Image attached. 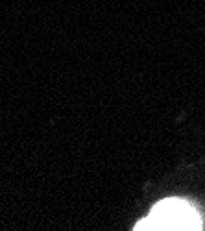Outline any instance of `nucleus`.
I'll return each mask as SVG.
<instances>
[{"instance_id":"obj_1","label":"nucleus","mask_w":205,"mask_h":231,"mask_svg":"<svg viewBox=\"0 0 205 231\" xmlns=\"http://www.w3.org/2000/svg\"><path fill=\"white\" fill-rule=\"evenodd\" d=\"M203 227L200 211L183 198H166L153 205L150 215L137 222L133 229H161V231H198Z\"/></svg>"}]
</instances>
